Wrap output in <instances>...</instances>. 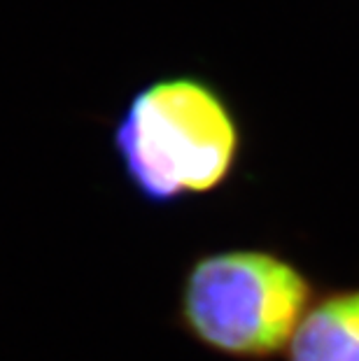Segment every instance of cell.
Returning <instances> with one entry per match:
<instances>
[{
    "label": "cell",
    "mask_w": 359,
    "mask_h": 361,
    "mask_svg": "<svg viewBox=\"0 0 359 361\" xmlns=\"http://www.w3.org/2000/svg\"><path fill=\"white\" fill-rule=\"evenodd\" d=\"M287 352L289 361H359V289L312 301Z\"/></svg>",
    "instance_id": "3"
},
{
    "label": "cell",
    "mask_w": 359,
    "mask_h": 361,
    "mask_svg": "<svg viewBox=\"0 0 359 361\" xmlns=\"http://www.w3.org/2000/svg\"><path fill=\"white\" fill-rule=\"evenodd\" d=\"M112 145L135 194L152 205H173L229 180L241 130L217 89L178 75L135 91L119 114Z\"/></svg>",
    "instance_id": "1"
},
{
    "label": "cell",
    "mask_w": 359,
    "mask_h": 361,
    "mask_svg": "<svg viewBox=\"0 0 359 361\" xmlns=\"http://www.w3.org/2000/svg\"><path fill=\"white\" fill-rule=\"evenodd\" d=\"M310 305L308 278L264 250L196 259L180 289V322L187 334L233 359H266L287 350Z\"/></svg>",
    "instance_id": "2"
}]
</instances>
